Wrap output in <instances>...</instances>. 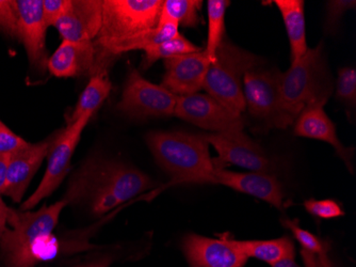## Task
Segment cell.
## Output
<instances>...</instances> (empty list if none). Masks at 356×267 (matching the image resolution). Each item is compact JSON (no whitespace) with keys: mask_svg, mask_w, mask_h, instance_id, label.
I'll list each match as a JSON object with an SVG mask.
<instances>
[{"mask_svg":"<svg viewBox=\"0 0 356 267\" xmlns=\"http://www.w3.org/2000/svg\"><path fill=\"white\" fill-rule=\"evenodd\" d=\"M163 0H103V20L94 40L99 69H108L115 51L122 44L159 23Z\"/></svg>","mask_w":356,"mask_h":267,"instance_id":"277c9868","label":"cell"},{"mask_svg":"<svg viewBox=\"0 0 356 267\" xmlns=\"http://www.w3.org/2000/svg\"><path fill=\"white\" fill-rule=\"evenodd\" d=\"M282 224L291 231L296 240L301 245L302 250L316 254H327V246H329L327 243L322 241L321 238H318L309 231L302 229L298 224V220H283Z\"/></svg>","mask_w":356,"mask_h":267,"instance_id":"484cf974","label":"cell"},{"mask_svg":"<svg viewBox=\"0 0 356 267\" xmlns=\"http://www.w3.org/2000/svg\"><path fill=\"white\" fill-rule=\"evenodd\" d=\"M231 243L248 259L263 261L271 266L286 259H295V244L289 236L266 241L231 240Z\"/></svg>","mask_w":356,"mask_h":267,"instance_id":"44dd1931","label":"cell"},{"mask_svg":"<svg viewBox=\"0 0 356 267\" xmlns=\"http://www.w3.org/2000/svg\"><path fill=\"white\" fill-rule=\"evenodd\" d=\"M176 98L165 88L145 79L137 70H131L117 108L133 119L163 118L174 116Z\"/></svg>","mask_w":356,"mask_h":267,"instance_id":"ba28073f","label":"cell"},{"mask_svg":"<svg viewBox=\"0 0 356 267\" xmlns=\"http://www.w3.org/2000/svg\"><path fill=\"white\" fill-rule=\"evenodd\" d=\"M283 17L290 44V63L301 59L309 49L306 42L305 14L303 0H275Z\"/></svg>","mask_w":356,"mask_h":267,"instance_id":"ffe728a7","label":"cell"},{"mask_svg":"<svg viewBox=\"0 0 356 267\" xmlns=\"http://www.w3.org/2000/svg\"><path fill=\"white\" fill-rule=\"evenodd\" d=\"M9 156L10 154H0V196L5 192Z\"/></svg>","mask_w":356,"mask_h":267,"instance_id":"e575fe53","label":"cell"},{"mask_svg":"<svg viewBox=\"0 0 356 267\" xmlns=\"http://www.w3.org/2000/svg\"><path fill=\"white\" fill-rule=\"evenodd\" d=\"M28 142L12 132L0 119V154H11L27 146Z\"/></svg>","mask_w":356,"mask_h":267,"instance_id":"4dcf8cb0","label":"cell"},{"mask_svg":"<svg viewBox=\"0 0 356 267\" xmlns=\"http://www.w3.org/2000/svg\"><path fill=\"white\" fill-rule=\"evenodd\" d=\"M183 250L191 267H243L248 261L226 236L209 238L188 234L183 241Z\"/></svg>","mask_w":356,"mask_h":267,"instance_id":"5bb4252c","label":"cell"},{"mask_svg":"<svg viewBox=\"0 0 356 267\" xmlns=\"http://www.w3.org/2000/svg\"><path fill=\"white\" fill-rule=\"evenodd\" d=\"M336 96L339 101L354 108L356 105V71L354 68H343L338 71L336 80Z\"/></svg>","mask_w":356,"mask_h":267,"instance_id":"4316f807","label":"cell"},{"mask_svg":"<svg viewBox=\"0 0 356 267\" xmlns=\"http://www.w3.org/2000/svg\"><path fill=\"white\" fill-rule=\"evenodd\" d=\"M293 132L299 137L311 138L331 144L347 165L348 169L351 171L353 169L351 162L353 150L346 148L338 138L335 124L325 112V104H315L305 108L295 121Z\"/></svg>","mask_w":356,"mask_h":267,"instance_id":"d6986e66","label":"cell"},{"mask_svg":"<svg viewBox=\"0 0 356 267\" xmlns=\"http://www.w3.org/2000/svg\"><path fill=\"white\" fill-rule=\"evenodd\" d=\"M17 31L32 69L45 72L48 58L46 49L47 24L44 19L43 0H16Z\"/></svg>","mask_w":356,"mask_h":267,"instance_id":"7c38bea8","label":"cell"},{"mask_svg":"<svg viewBox=\"0 0 356 267\" xmlns=\"http://www.w3.org/2000/svg\"><path fill=\"white\" fill-rule=\"evenodd\" d=\"M111 263L110 259H102V260L95 261V262L87 263V264L79 265L77 267H108Z\"/></svg>","mask_w":356,"mask_h":267,"instance_id":"d590c367","label":"cell"},{"mask_svg":"<svg viewBox=\"0 0 356 267\" xmlns=\"http://www.w3.org/2000/svg\"><path fill=\"white\" fill-rule=\"evenodd\" d=\"M261 66L259 58L224 39L210 63L203 89L208 96L241 116L245 110L243 76L250 70Z\"/></svg>","mask_w":356,"mask_h":267,"instance_id":"8992f818","label":"cell"},{"mask_svg":"<svg viewBox=\"0 0 356 267\" xmlns=\"http://www.w3.org/2000/svg\"><path fill=\"white\" fill-rule=\"evenodd\" d=\"M333 92V84L327 69L322 43L309 48L305 55L280 78V106L277 128L295 123L305 108L327 104Z\"/></svg>","mask_w":356,"mask_h":267,"instance_id":"7a4b0ae2","label":"cell"},{"mask_svg":"<svg viewBox=\"0 0 356 267\" xmlns=\"http://www.w3.org/2000/svg\"><path fill=\"white\" fill-rule=\"evenodd\" d=\"M280 78L281 72L261 69V66L243 76L245 109L272 128H277L279 121Z\"/></svg>","mask_w":356,"mask_h":267,"instance_id":"8fae6325","label":"cell"},{"mask_svg":"<svg viewBox=\"0 0 356 267\" xmlns=\"http://www.w3.org/2000/svg\"><path fill=\"white\" fill-rule=\"evenodd\" d=\"M157 184L135 167L113 160H93L72 178L64 200L67 206L86 202L92 214L103 216Z\"/></svg>","mask_w":356,"mask_h":267,"instance_id":"6da1fadb","label":"cell"},{"mask_svg":"<svg viewBox=\"0 0 356 267\" xmlns=\"http://www.w3.org/2000/svg\"><path fill=\"white\" fill-rule=\"evenodd\" d=\"M202 0H163L159 23H173L186 28H197L201 23Z\"/></svg>","mask_w":356,"mask_h":267,"instance_id":"603a6c76","label":"cell"},{"mask_svg":"<svg viewBox=\"0 0 356 267\" xmlns=\"http://www.w3.org/2000/svg\"><path fill=\"white\" fill-rule=\"evenodd\" d=\"M0 31L10 38H16L17 10L13 0H0Z\"/></svg>","mask_w":356,"mask_h":267,"instance_id":"f1b7e54d","label":"cell"},{"mask_svg":"<svg viewBox=\"0 0 356 267\" xmlns=\"http://www.w3.org/2000/svg\"><path fill=\"white\" fill-rule=\"evenodd\" d=\"M103 20V0H71L67 11L54 27L62 41H94Z\"/></svg>","mask_w":356,"mask_h":267,"instance_id":"2e32d148","label":"cell"},{"mask_svg":"<svg viewBox=\"0 0 356 267\" xmlns=\"http://www.w3.org/2000/svg\"><path fill=\"white\" fill-rule=\"evenodd\" d=\"M304 208L309 214L321 220H334L345 215L341 204L331 199H327V200L309 199L304 202Z\"/></svg>","mask_w":356,"mask_h":267,"instance_id":"83f0119b","label":"cell"},{"mask_svg":"<svg viewBox=\"0 0 356 267\" xmlns=\"http://www.w3.org/2000/svg\"><path fill=\"white\" fill-rule=\"evenodd\" d=\"M201 51L202 48L199 46L194 45L184 36L179 35L175 39L144 49L142 66L144 69H147L158 60L171 59L178 56L188 55V54L197 53Z\"/></svg>","mask_w":356,"mask_h":267,"instance_id":"d4e9b609","label":"cell"},{"mask_svg":"<svg viewBox=\"0 0 356 267\" xmlns=\"http://www.w3.org/2000/svg\"><path fill=\"white\" fill-rule=\"evenodd\" d=\"M203 136L208 144H211L217 151L218 158L213 160L216 169H221L227 165L263 174L274 169L273 162L263 148L242 130L209 132Z\"/></svg>","mask_w":356,"mask_h":267,"instance_id":"9c48e42d","label":"cell"},{"mask_svg":"<svg viewBox=\"0 0 356 267\" xmlns=\"http://www.w3.org/2000/svg\"><path fill=\"white\" fill-rule=\"evenodd\" d=\"M11 208L7 206L0 196V238L8 230V220H9Z\"/></svg>","mask_w":356,"mask_h":267,"instance_id":"836d02e7","label":"cell"},{"mask_svg":"<svg viewBox=\"0 0 356 267\" xmlns=\"http://www.w3.org/2000/svg\"><path fill=\"white\" fill-rule=\"evenodd\" d=\"M174 116L211 132H240L242 116L206 94L177 96Z\"/></svg>","mask_w":356,"mask_h":267,"instance_id":"30bf717a","label":"cell"},{"mask_svg":"<svg viewBox=\"0 0 356 267\" xmlns=\"http://www.w3.org/2000/svg\"><path fill=\"white\" fill-rule=\"evenodd\" d=\"M272 267H301L296 263L295 259H286L280 261L277 264L272 265Z\"/></svg>","mask_w":356,"mask_h":267,"instance_id":"8d00e7d4","label":"cell"},{"mask_svg":"<svg viewBox=\"0 0 356 267\" xmlns=\"http://www.w3.org/2000/svg\"><path fill=\"white\" fill-rule=\"evenodd\" d=\"M231 6L229 0H208V36L207 44L204 49L211 63L216 60V53L220 44L225 39V14Z\"/></svg>","mask_w":356,"mask_h":267,"instance_id":"cb8c5ba5","label":"cell"},{"mask_svg":"<svg viewBox=\"0 0 356 267\" xmlns=\"http://www.w3.org/2000/svg\"><path fill=\"white\" fill-rule=\"evenodd\" d=\"M47 69L56 77L69 78L93 75L99 70L97 51L93 41H62L48 59Z\"/></svg>","mask_w":356,"mask_h":267,"instance_id":"e0dca14e","label":"cell"},{"mask_svg":"<svg viewBox=\"0 0 356 267\" xmlns=\"http://www.w3.org/2000/svg\"><path fill=\"white\" fill-rule=\"evenodd\" d=\"M71 0H43L44 19L48 27L54 26L56 22L67 11Z\"/></svg>","mask_w":356,"mask_h":267,"instance_id":"1f68e13d","label":"cell"},{"mask_svg":"<svg viewBox=\"0 0 356 267\" xmlns=\"http://www.w3.org/2000/svg\"><path fill=\"white\" fill-rule=\"evenodd\" d=\"M213 184H220L236 192L261 199L279 210L283 208V188L277 178L271 174L263 172L239 174L221 168L215 170Z\"/></svg>","mask_w":356,"mask_h":267,"instance_id":"ac0fdd59","label":"cell"},{"mask_svg":"<svg viewBox=\"0 0 356 267\" xmlns=\"http://www.w3.org/2000/svg\"><path fill=\"white\" fill-rule=\"evenodd\" d=\"M165 75L161 87L176 96L199 93L204 88L206 74L211 62L205 52L188 54L165 60Z\"/></svg>","mask_w":356,"mask_h":267,"instance_id":"9a60e30c","label":"cell"},{"mask_svg":"<svg viewBox=\"0 0 356 267\" xmlns=\"http://www.w3.org/2000/svg\"><path fill=\"white\" fill-rule=\"evenodd\" d=\"M147 144L157 164L171 176L170 185L213 184L216 168L203 134L152 132Z\"/></svg>","mask_w":356,"mask_h":267,"instance_id":"3957f363","label":"cell"},{"mask_svg":"<svg viewBox=\"0 0 356 267\" xmlns=\"http://www.w3.org/2000/svg\"><path fill=\"white\" fill-rule=\"evenodd\" d=\"M354 0H333L327 3V29L333 31L337 28L346 12L355 8Z\"/></svg>","mask_w":356,"mask_h":267,"instance_id":"f546056e","label":"cell"},{"mask_svg":"<svg viewBox=\"0 0 356 267\" xmlns=\"http://www.w3.org/2000/svg\"><path fill=\"white\" fill-rule=\"evenodd\" d=\"M92 116V114H83L77 121L57 132V137L47 155L45 174L37 190L22 204L19 210L31 211L59 188L69 172L76 146Z\"/></svg>","mask_w":356,"mask_h":267,"instance_id":"52a82bcc","label":"cell"},{"mask_svg":"<svg viewBox=\"0 0 356 267\" xmlns=\"http://www.w3.org/2000/svg\"><path fill=\"white\" fill-rule=\"evenodd\" d=\"M112 85L108 77L107 71H99L91 76L87 87L80 94L79 100L73 112L67 116V125L77 121L86 114H95L109 96Z\"/></svg>","mask_w":356,"mask_h":267,"instance_id":"7402d4cb","label":"cell"},{"mask_svg":"<svg viewBox=\"0 0 356 267\" xmlns=\"http://www.w3.org/2000/svg\"><path fill=\"white\" fill-rule=\"evenodd\" d=\"M56 137L57 132L43 142L37 144L28 142L27 146L10 154L3 194L9 197L12 201L15 204L22 201L32 178L51 151Z\"/></svg>","mask_w":356,"mask_h":267,"instance_id":"4fadbf2b","label":"cell"},{"mask_svg":"<svg viewBox=\"0 0 356 267\" xmlns=\"http://www.w3.org/2000/svg\"><path fill=\"white\" fill-rule=\"evenodd\" d=\"M67 202L60 200L39 211H10V228L0 238V260L6 267H30L35 262V243L51 236Z\"/></svg>","mask_w":356,"mask_h":267,"instance_id":"5b68a950","label":"cell"},{"mask_svg":"<svg viewBox=\"0 0 356 267\" xmlns=\"http://www.w3.org/2000/svg\"><path fill=\"white\" fill-rule=\"evenodd\" d=\"M301 257L305 267H335L327 254H316L301 250Z\"/></svg>","mask_w":356,"mask_h":267,"instance_id":"d6a6232c","label":"cell"}]
</instances>
